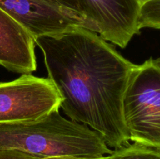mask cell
Here are the masks:
<instances>
[{
    "instance_id": "obj_1",
    "label": "cell",
    "mask_w": 160,
    "mask_h": 159,
    "mask_svg": "<svg viewBox=\"0 0 160 159\" xmlns=\"http://www.w3.org/2000/svg\"><path fill=\"white\" fill-rule=\"evenodd\" d=\"M34 41L70 119L98 132L109 147L128 144L122 104L134 64L97 33L81 26Z\"/></svg>"
},
{
    "instance_id": "obj_2",
    "label": "cell",
    "mask_w": 160,
    "mask_h": 159,
    "mask_svg": "<svg viewBox=\"0 0 160 159\" xmlns=\"http://www.w3.org/2000/svg\"><path fill=\"white\" fill-rule=\"evenodd\" d=\"M13 149L39 158L60 156L98 157L112 150L88 126L55 110L34 120L0 123V150Z\"/></svg>"
},
{
    "instance_id": "obj_3",
    "label": "cell",
    "mask_w": 160,
    "mask_h": 159,
    "mask_svg": "<svg viewBox=\"0 0 160 159\" xmlns=\"http://www.w3.org/2000/svg\"><path fill=\"white\" fill-rule=\"evenodd\" d=\"M122 112L130 140L160 149V58L134 65Z\"/></svg>"
},
{
    "instance_id": "obj_4",
    "label": "cell",
    "mask_w": 160,
    "mask_h": 159,
    "mask_svg": "<svg viewBox=\"0 0 160 159\" xmlns=\"http://www.w3.org/2000/svg\"><path fill=\"white\" fill-rule=\"evenodd\" d=\"M61 97L48 78L23 74L0 83V123L34 120L60 108Z\"/></svg>"
},
{
    "instance_id": "obj_5",
    "label": "cell",
    "mask_w": 160,
    "mask_h": 159,
    "mask_svg": "<svg viewBox=\"0 0 160 159\" xmlns=\"http://www.w3.org/2000/svg\"><path fill=\"white\" fill-rule=\"evenodd\" d=\"M0 8L34 38L59 34L77 26L97 33L84 17L45 0H0Z\"/></svg>"
},
{
    "instance_id": "obj_6",
    "label": "cell",
    "mask_w": 160,
    "mask_h": 159,
    "mask_svg": "<svg viewBox=\"0 0 160 159\" xmlns=\"http://www.w3.org/2000/svg\"><path fill=\"white\" fill-rule=\"evenodd\" d=\"M82 14L106 41L122 48L140 33L138 0H79Z\"/></svg>"
},
{
    "instance_id": "obj_7",
    "label": "cell",
    "mask_w": 160,
    "mask_h": 159,
    "mask_svg": "<svg viewBox=\"0 0 160 159\" xmlns=\"http://www.w3.org/2000/svg\"><path fill=\"white\" fill-rule=\"evenodd\" d=\"M34 38L0 8V65L22 74L37 70Z\"/></svg>"
},
{
    "instance_id": "obj_8",
    "label": "cell",
    "mask_w": 160,
    "mask_h": 159,
    "mask_svg": "<svg viewBox=\"0 0 160 159\" xmlns=\"http://www.w3.org/2000/svg\"><path fill=\"white\" fill-rule=\"evenodd\" d=\"M109 159H160V149L138 143L125 144L109 154Z\"/></svg>"
},
{
    "instance_id": "obj_9",
    "label": "cell",
    "mask_w": 160,
    "mask_h": 159,
    "mask_svg": "<svg viewBox=\"0 0 160 159\" xmlns=\"http://www.w3.org/2000/svg\"><path fill=\"white\" fill-rule=\"evenodd\" d=\"M139 29L149 27L160 30V0H152L141 6Z\"/></svg>"
},
{
    "instance_id": "obj_10",
    "label": "cell",
    "mask_w": 160,
    "mask_h": 159,
    "mask_svg": "<svg viewBox=\"0 0 160 159\" xmlns=\"http://www.w3.org/2000/svg\"><path fill=\"white\" fill-rule=\"evenodd\" d=\"M45 1L48 2L52 3L53 5H56L57 6H59V7L66 9V10H68L70 12H72L73 13H76L78 15L84 17L82 14L79 0H45Z\"/></svg>"
},
{
    "instance_id": "obj_11",
    "label": "cell",
    "mask_w": 160,
    "mask_h": 159,
    "mask_svg": "<svg viewBox=\"0 0 160 159\" xmlns=\"http://www.w3.org/2000/svg\"><path fill=\"white\" fill-rule=\"evenodd\" d=\"M0 159H41L35 156L13 149L0 150Z\"/></svg>"
},
{
    "instance_id": "obj_12",
    "label": "cell",
    "mask_w": 160,
    "mask_h": 159,
    "mask_svg": "<svg viewBox=\"0 0 160 159\" xmlns=\"http://www.w3.org/2000/svg\"><path fill=\"white\" fill-rule=\"evenodd\" d=\"M41 159H109V156L105 155L98 157H74V156H60V157H52Z\"/></svg>"
},
{
    "instance_id": "obj_13",
    "label": "cell",
    "mask_w": 160,
    "mask_h": 159,
    "mask_svg": "<svg viewBox=\"0 0 160 159\" xmlns=\"http://www.w3.org/2000/svg\"><path fill=\"white\" fill-rule=\"evenodd\" d=\"M139 2L141 3V4H143V3L146 2H148V1H152V0H138Z\"/></svg>"
}]
</instances>
